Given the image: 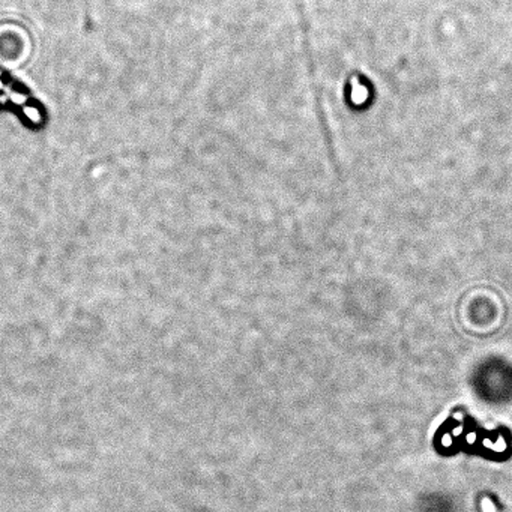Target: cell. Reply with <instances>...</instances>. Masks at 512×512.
Here are the masks:
<instances>
[{
  "label": "cell",
  "instance_id": "1",
  "mask_svg": "<svg viewBox=\"0 0 512 512\" xmlns=\"http://www.w3.org/2000/svg\"><path fill=\"white\" fill-rule=\"evenodd\" d=\"M296 2V11H297V15H299V23H300V29H302V36H303V50H305V56H306V60H308V72H310V77H311V86H313V93H314V98H316V113H317V117H319V122L322 125V131H323V135H324V141L327 144V152L329 155L332 157V147H330V138H329V133H327V123H326V119H324V114H323V110H322V104H320V92H319V87L316 84V74H314V60H313V51H311V45H310V36H308V26H306V21H305V11H303V0H295Z\"/></svg>",
  "mask_w": 512,
  "mask_h": 512
},
{
  "label": "cell",
  "instance_id": "2",
  "mask_svg": "<svg viewBox=\"0 0 512 512\" xmlns=\"http://www.w3.org/2000/svg\"><path fill=\"white\" fill-rule=\"evenodd\" d=\"M481 508H482V511L484 512H496V506H494V503L488 499V497H485V499H482V502H481Z\"/></svg>",
  "mask_w": 512,
  "mask_h": 512
}]
</instances>
